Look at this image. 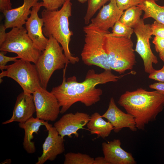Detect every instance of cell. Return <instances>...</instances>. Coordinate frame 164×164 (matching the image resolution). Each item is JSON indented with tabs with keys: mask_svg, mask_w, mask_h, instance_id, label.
I'll return each mask as SVG.
<instances>
[{
	"mask_svg": "<svg viewBox=\"0 0 164 164\" xmlns=\"http://www.w3.org/2000/svg\"><path fill=\"white\" fill-rule=\"evenodd\" d=\"M110 0H87V7L84 18V23L87 25L97 11Z\"/></svg>",
	"mask_w": 164,
	"mask_h": 164,
	"instance_id": "cb8c5ba5",
	"label": "cell"
},
{
	"mask_svg": "<svg viewBox=\"0 0 164 164\" xmlns=\"http://www.w3.org/2000/svg\"><path fill=\"white\" fill-rule=\"evenodd\" d=\"M72 12V3L70 0H67L60 10L49 11L45 9L41 14L44 21L43 34L48 38L51 36L54 38L61 45L70 63L74 64L79 62V59L73 55L69 47L73 34L70 29L69 22Z\"/></svg>",
	"mask_w": 164,
	"mask_h": 164,
	"instance_id": "3957f363",
	"label": "cell"
},
{
	"mask_svg": "<svg viewBox=\"0 0 164 164\" xmlns=\"http://www.w3.org/2000/svg\"><path fill=\"white\" fill-rule=\"evenodd\" d=\"M11 163V160L10 159H6L0 164H10Z\"/></svg>",
	"mask_w": 164,
	"mask_h": 164,
	"instance_id": "8d00e7d4",
	"label": "cell"
},
{
	"mask_svg": "<svg viewBox=\"0 0 164 164\" xmlns=\"http://www.w3.org/2000/svg\"><path fill=\"white\" fill-rule=\"evenodd\" d=\"M67 65H66L63 70L62 83L53 87L51 91L56 97L61 107V114L64 113L73 104L78 102L86 107L95 104L100 101L103 93L101 89L96 87V85L117 82L124 76L115 75L111 70H104L98 73L92 69L87 71L84 80L79 82L75 76L66 79L65 73Z\"/></svg>",
	"mask_w": 164,
	"mask_h": 164,
	"instance_id": "6da1fadb",
	"label": "cell"
},
{
	"mask_svg": "<svg viewBox=\"0 0 164 164\" xmlns=\"http://www.w3.org/2000/svg\"><path fill=\"white\" fill-rule=\"evenodd\" d=\"M36 112L32 94L22 92L17 97L12 117L2 124H7L13 122H24L32 117Z\"/></svg>",
	"mask_w": 164,
	"mask_h": 164,
	"instance_id": "9a60e30c",
	"label": "cell"
},
{
	"mask_svg": "<svg viewBox=\"0 0 164 164\" xmlns=\"http://www.w3.org/2000/svg\"><path fill=\"white\" fill-rule=\"evenodd\" d=\"M70 62L64 53L60 43L52 36L48 38L47 46L35 64L41 87L46 89L54 72L63 68Z\"/></svg>",
	"mask_w": 164,
	"mask_h": 164,
	"instance_id": "8992f818",
	"label": "cell"
},
{
	"mask_svg": "<svg viewBox=\"0 0 164 164\" xmlns=\"http://www.w3.org/2000/svg\"><path fill=\"white\" fill-rule=\"evenodd\" d=\"M102 118L99 113L95 112L90 116L87 125L91 134H96L97 138L104 139L110 135L114 128L110 122L105 121Z\"/></svg>",
	"mask_w": 164,
	"mask_h": 164,
	"instance_id": "ffe728a7",
	"label": "cell"
},
{
	"mask_svg": "<svg viewBox=\"0 0 164 164\" xmlns=\"http://www.w3.org/2000/svg\"><path fill=\"white\" fill-rule=\"evenodd\" d=\"M48 135L43 146V153L36 164H43L47 160L53 161L65 150L63 138L54 127L50 125L46 127Z\"/></svg>",
	"mask_w": 164,
	"mask_h": 164,
	"instance_id": "4fadbf2b",
	"label": "cell"
},
{
	"mask_svg": "<svg viewBox=\"0 0 164 164\" xmlns=\"http://www.w3.org/2000/svg\"><path fill=\"white\" fill-rule=\"evenodd\" d=\"M133 29L137 38L135 51L143 60L145 72L150 74L155 70L153 64L158 63L150 47L149 40L152 35L151 25L145 24L144 19H141Z\"/></svg>",
	"mask_w": 164,
	"mask_h": 164,
	"instance_id": "9c48e42d",
	"label": "cell"
},
{
	"mask_svg": "<svg viewBox=\"0 0 164 164\" xmlns=\"http://www.w3.org/2000/svg\"><path fill=\"white\" fill-rule=\"evenodd\" d=\"M0 50L15 53L20 59L35 64L42 52L36 47L23 26L13 28L7 33L5 40L0 45Z\"/></svg>",
	"mask_w": 164,
	"mask_h": 164,
	"instance_id": "52a82bcc",
	"label": "cell"
},
{
	"mask_svg": "<svg viewBox=\"0 0 164 164\" xmlns=\"http://www.w3.org/2000/svg\"><path fill=\"white\" fill-rule=\"evenodd\" d=\"M152 42L157 53H159L164 51V38L155 36Z\"/></svg>",
	"mask_w": 164,
	"mask_h": 164,
	"instance_id": "4dcf8cb0",
	"label": "cell"
},
{
	"mask_svg": "<svg viewBox=\"0 0 164 164\" xmlns=\"http://www.w3.org/2000/svg\"><path fill=\"white\" fill-rule=\"evenodd\" d=\"M119 139L102 143L104 157L109 164H135L136 162L130 153L121 147Z\"/></svg>",
	"mask_w": 164,
	"mask_h": 164,
	"instance_id": "e0dca14e",
	"label": "cell"
},
{
	"mask_svg": "<svg viewBox=\"0 0 164 164\" xmlns=\"http://www.w3.org/2000/svg\"><path fill=\"white\" fill-rule=\"evenodd\" d=\"M159 57L160 59L163 61L164 63V51L159 53Z\"/></svg>",
	"mask_w": 164,
	"mask_h": 164,
	"instance_id": "d590c367",
	"label": "cell"
},
{
	"mask_svg": "<svg viewBox=\"0 0 164 164\" xmlns=\"http://www.w3.org/2000/svg\"><path fill=\"white\" fill-rule=\"evenodd\" d=\"M0 73V79L10 78L22 87L23 92L32 94L41 87L39 76L35 64L22 59L6 65Z\"/></svg>",
	"mask_w": 164,
	"mask_h": 164,
	"instance_id": "ba28073f",
	"label": "cell"
},
{
	"mask_svg": "<svg viewBox=\"0 0 164 164\" xmlns=\"http://www.w3.org/2000/svg\"><path fill=\"white\" fill-rule=\"evenodd\" d=\"M90 117L89 115L84 112L66 114L54 123V127L63 138L66 136L71 137L72 135L78 137V131L84 129V127L87 125Z\"/></svg>",
	"mask_w": 164,
	"mask_h": 164,
	"instance_id": "8fae6325",
	"label": "cell"
},
{
	"mask_svg": "<svg viewBox=\"0 0 164 164\" xmlns=\"http://www.w3.org/2000/svg\"><path fill=\"white\" fill-rule=\"evenodd\" d=\"M32 94L36 117L45 121H55L60 110L58 102L55 95L42 87Z\"/></svg>",
	"mask_w": 164,
	"mask_h": 164,
	"instance_id": "30bf717a",
	"label": "cell"
},
{
	"mask_svg": "<svg viewBox=\"0 0 164 164\" xmlns=\"http://www.w3.org/2000/svg\"><path fill=\"white\" fill-rule=\"evenodd\" d=\"M112 29V32L107 34L109 36L131 38L132 34L134 32L133 28L124 24L119 20L115 23Z\"/></svg>",
	"mask_w": 164,
	"mask_h": 164,
	"instance_id": "d4e9b609",
	"label": "cell"
},
{
	"mask_svg": "<svg viewBox=\"0 0 164 164\" xmlns=\"http://www.w3.org/2000/svg\"><path fill=\"white\" fill-rule=\"evenodd\" d=\"M149 78L159 82H164V65L160 70H155L149 74Z\"/></svg>",
	"mask_w": 164,
	"mask_h": 164,
	"instance_id": "f546056e",
	"label": "cell"
},
{
	"mask_svg": "<svg viewBox=\"0 0 164 164\" xmlns=\"http://www.w3.org/2000/svg\"><path fill=\"white\" fill-rule=\"evenodd\" d=\"M64 164H93L94 159L80 153L70 152L64 155Z\"/></svg>",
	"mask_w": 164,
	"mask_h": 164,
	"instance_id": "603a6c76",
	"label": "cell"
},
{
	"mask_svg": "<svg viewBox=\"0 0 164 164\" xmlns=\"http://www.w3.org/2000/svg\"><path fill=\"white\" fill-rule=\"evenodd\" d=\"M43 7L49 11H55L62 6L67 0H42Z\"/></svg>",
	"mask_w": 164,
	"mask_h": 164,
	"instance_id": "484cf974",
	"label": "cell"
},
{
	"mask_svg": "<svg viewBox=\"0 0 164 164\" xmlns=\"http://www.w3.org/2000/svg\"><path fill=\"white\" fill-rule=\"evenodd\" d=\"M43 6V2H38L32 7L30 16L25 24L28 36L36 47L41 52L45 49L48 41V38L45 37L43 32V19L38 15L40 8Z\"/></svg>",
	"mask_w": 164,
	"mask_h": 164,
	"instance_id": "7c38bea8",
	"label": "cell"
},
{
	"mask_svg": "<svg viewBox=\"0 0 164 164\" xmlns=\"http://www.w3.org/2000/svg\"><path fill=\"white\" fill-rule=\"evenodd\" d=\"M152 35L164 38V24L155 21L151 25Z\"/></svg>",
	"mask_w": 164,
	"mask_h": 164,
	"instance_id": "83f0119b",
	"label": "cell"
},
{
	"mask_svg": "<svg viewBox=\"0 0 164 164\" xmlns=\"http://www.w3.org/2000/svg\"><path fill=\"white\" fill-rule=\"evenodd\" d=\"M50 125L47 121L33 117L24 122L19 123V127L24 130L23 146L27 153L32 154L36 151L34 142H32V140L33 138V133L38 134L41 126L44 125L46 127Z\"/></svg>",
	"mask_w": 164,
	"mask_h": 164,
	"instance_id": "d6986e66",
	"label": "cell"
},
{
	"mask_svg": "<svg viewBox=\"0 0 164 164\" xmlns=\"http://www.w3.org/2000/svg\"><path fill=\"white\" fill-rule=\"evenodd\" d=\"M142 0H116L117 5L119 9L124 11L132 7L139 4Z\"/></svg>",
	"mask_w": 164,
	"mask_h": 164,
	"instance_id": "4316f807",
	"label": "cell"
},
{
	"mask_svg": "<svg viewBox=\"0 0 164 164\" xmlns=\"http://www.w3.org/2000/svg\"><path fill=\"white\" fill-rule=\"evenodd\" d=\"M39 0H23L22 5L2 13L5 18L4 25L7 29L23 26L31 12V8Z\"/></svg>",
	"mask_w": 164,
	"mask_h": 164,
	"instance_id": "ac0fdd59",
	"label": "cell"
},
{
	"mask_svg": "<svg viewBox=\"0 0 164 164\" xmlns=\"http://www.w3.org/2000/svg\"><path fill=\"white\" fill-rule=\"evenodd\" d=\"M142 10L138 6L132 7L123 11L119 21L126 25L133 28L140 20Z\"/></svg>",
	"mask_w": 164,
	"mask_h": 164,
	"instance_id": "7402d4cb",
	"label": "cell"
},
{
	"mask_svg": "<svg viewBox=\"0 0 164 164\" xmlns=\"http://www.w3.org/2000/svg\"><path fill=\"white\" fill-rule=\"evenodd\" d=\"M12 4L10 0H0V11L3 12L12 9Z\"/></svg>",
	"mask_w": 164,
	"mask_h": 164,
	"instance_id": "1f68e13d",
	"label": "cell"
},
{
	"mask_svg": "<svg viewBox=\"0 0 164 164\" xmlns=\"http://www.w3.org/2000/svg\"><path fill=\"white\" fill-rule=\"evenodd\" d=\"M149 87L164 94V82H159L150 84Z\"/></svg>",
	"mask_w": 164,
	"mask_h": 164,
	"instance_id": "d6a6232c",
	"label": "cell"
},
{
	"mask_svg": "<svg viewBox=\"0 0 164 164\" xmlns=\"http://www.w3.org/2000/svg\"><path fill=\"white\" fill-rule=\"evenodd\" d=\"M93 164H109L104 157H98L94 159Z\"/></svg>",
	"mask_w": 164,
	"mask_h": 164,
	"instance_id": "e575fe53",
	"label": "cell"
},
{
	"mask_svg": "<svg viewBox=\"0 0 164 164\" xmlns=\"http://www.w3.org/2000/svg\"><path fill=\"white\" fill-rule=\"evenodd\" d=\"M123 11L118 7L116 0H110L107 5H104L97 16L91 20V23L100 29L108 31L119 20Z\"/></svg>",
	"mask_w": 164,
	"mask_h": 164,
	"instance_id": "2e32d148",
	"label": "cell"
},
{
	"mask_svg": "<svg viewBox=\"0 0 164 164\" xmlns=\"http://www.w3.org/2000/svg\"><path fill=\"white\" fill-rule=\"evenodd\" d=\"M79 2L82 4H84L87 2V0H77Z\"/></svg>",
	"mask_w": 164,
	"mask_h": 164,
	"instance_id": "74e56055",
	"label": "cell"
},
{
	"mask_svg": "<svg viewBox=\"0 0 164 164\" xmlns=\"http://www.w3.org/2000/svg\"><path fill=\"white\" fill-rule=\"evenodd\" d=\"M7 53L5 51H0V69L1 70H4V67L8 62L11 61L15 62L17 60V59L19 58L18 56L15 57L6 56L5 55Z\"/></svg>",
	"mask_w": 164,
	"mask_h": 164,
	"instance_id": "f1b7e54d",
	"label": "cell"
},
{
	"mask_svg": "<svg viewBox=\"0 0 164 164\" xmlns=\"http://www.w3.org/2000/svg\"><path fill=\"white\" fill-rule=\"evenodd\" d=\"M153 0L155 1H158V0Z\"/></svg>",
	"mask_w": 164,
	"mask_h": 164,
	"instance_id": "f35d334b",
	"label": "cell"
},
{
	"mask_svg": "<svg viewBox=\"0 0 164 164\" xmlns=\"http://www.w3.org/2000/svg\"><path fill=\"white\" fill-rule=\"evenodd\" d=\"M101 116L111 123L113 127L114 131L116 133L119 132L124 128H128L133 132L137 130L134 118L119 109L113 97L110 99L107 110Z\"/></svg>",
	"mask_w": 164,
	"mask_h": 164,
	"instance_id": "5bb4252c",
	"label": "cell"
},
{
	"mask_svg": "<svg viewBox=\"0 0 164 164\" xmlns=\"http://www.w3.org/2000/svg\"><path fill=\"white\" fill-rule=\"evenodd\" d=\"M84 44L81 53L84 63L95 65L104 70H111L104 47L105 35L109 31L101 30L92 23L84 26Z\"/></svg>",
	"mask_w": 164,
	"mask_h": 164,
	"instance_id": "5b68a950",
	"label": "cell"
},
{
	"mask_svg": "<svg viewBox=\"0 0 164 164\" xmlns=\"http://www.w3.org/2000/svg\"><path fill=\"white\" fill-rule=\"evenodd\" d=\"M118 104L134 118L137 129L144 130L145 125L155 120L164 108V94L155 90L140 88L127 91L120 97Z\"/></svg>",
	"mask_w": 164,
	"mask_h": 164,
	"instance_id": "7a4b0ae2",
	"label": "cell"
},
{
	"mask_svg": "<svg viewBox=\"0 0 164 164\" xmlns=\"http://www.w3.org/2000/svg\"><path fill=\"white\" fill-rule=\"evenodd\" d=\"M108 34L105 36L104 47L111 69L120 74L132 69L136 62L131 38Z\"/></svg>",
	"mask_w": 164,
	"mask_h": 164,
	"instance_id": "277c9868",
	"label": "cell"
},
{
	"mask_svg": "<svg viewBox=\"0 0 164 164\" xmlns=\"http://www.w3.org/2000/svg\"><path fill=\"white\" fill-rule=\"evenodd\" d=\"M137 6L144 12L143 19L151 18L164 24V5L160 6L153 0H142Z\"/></svg>",
	"mask_w": 164,
	"mask_h": 164,
	"instance_id": "44dd1931",
	"label": "cell"
},
{
	"mask_svg": "<svg viewBox=\"0 0 164 164\" xmlns=\"http://www.w3.org/2000/svg\"><path fill=\"white\" fill-rule=\"evenodd\" d=\"M6 28L4 24H1L0 26V45H1L5 40L7 33L5 32Z\"/></svg>",
	"mask_w": 164,
	"mask_h": 164,
	"instance_id": "836d02e7",
	"label": "cell"
}]
</instances>
